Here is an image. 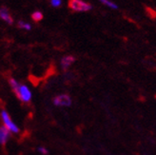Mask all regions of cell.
Segmentation results:
<instances>
[{
	"instance_id": "6da1fadb",
	"label": "cell",
	"mask_w": 156,
	"mask_h": 155,
	"mask_svg": "<svg viewBox=\"0 0 156 155\" xmlns=\"http://www.w3.org/2000/svg\"><path fill=\"white\" fill-rule=\"evenodd\" d=\"M0 118H1L3 126L6 129H9L12 134L19 133L20 129L18 128V126L16 125V124L12 121V119L11 118V115L6 110H1V111H0Z\"/></svg>"
},
{
	"instance_id": "7a4b0ae2",
	"label": "cell",
	"mask_w": 156,
	"mask_h": 155,
	"mask_svg": "<svg viewBox=\"0 0 156 155\" xmlns=\"http://www.w3.org/2000/svg\"><path fill=\"white\" fill-rule=\"evenodd\" d=\"M13 92L16 95V97L23 103H30L33 98V92L25 84H20L19 87L14 90Z\"/></svg>"
},
{
	"instance_id": "3957f363",
	"label": "cell",
	"mask_w": 156,
	"mask_h": 155,
	"mask_svg": "<svg viewBox=\"0 0 156 155\" xmlns=\"http://www.w3.org/2000/svg\"><path fill=\"white\" fill-rule=\"evenodd\" d=\"M52 104L58 107H69L73 104V99L69 94L62 93L53 97Z\"/></svg>"
},
{
	"instance_id": "277c9868",
	"label": "cell",
	"mask_w": 156,
	"mask_h": 155,
	"mask_svg": "<svg viewBox=\"0 0 156 155\" xmlns=\"http://www.w3.org/2000/svg\"><path fill=\"white\" fill-rule=\"evenodd\" d=\"M69 8L73 12H88L91 10V5L84 2L83 0H69Z\"/></svg>"
},
{
	"instance_id": "5b68a950",
	"label": "cell",
	"mask_w": 156,
	"mask_h": 155,
	"mask_svg": "<svg viewBox=\"0 0 156 155\" xmlns=\"http://www.w3.org/2000/svg\"><path fill=\"white\" fill-rule=\"evenodd\" d=\"M74 62H75V57L73 55H66L64 57H62L60 61L61 69H63V71H68L69 67H71Z\"/></svg>"
},
{
	"instance_id": "8992f818",
	"label": "cell",
	"mask_w": 156,
	"mask_h": 155,
	"mask_svg": "<svg viewBox=\"0 0 156 155\" xmlns=\"http://www.w3.org/2000/svg\"><path fill=\"white\" fill-rule=\"evenodd\" d=\"M11 134H12L11 131L8 129H6L4 126L0 127V144L2 146L5 145L8 141H9Z\"/></svg>"
},
{
	"instance_id": "52a82bcc",
	"label": "cell",
	"mask_w": 156,
	"mask_h": 155,
	"mask_svg": "<svg viewBox=\"0 0 156 155\" xmlns=\"http://www.w3.org/2000/svg\"><path fill=\"white\" fill-rule=\"evenodd\" d=\"M0 17H1L2 20L7 22L8 24H12L13 20L6 7H1V9H0Z\"/></svg>"
},
{
	"instance_id": "ba28073f",
	"label": "cell",
	"mask_w": 156,
	"mask_h": 155,
	"mask_svg": "<svg viewBox=\"0 0 156 155\" xmlns=\"http://www.w3.org/2000/svg\"><path fill=\"white\" fill-rule=\"evenodd\" d=\"M32 18L34 19V21L39 22V21H41V20L43 19V14H42L41 12L36 11V12H34L32 14Z\"/></svg>"
},
{
	"instance_id": "9c48e42d",
	"label": "cell",
	"mask_w": 156,
	"mask_h": 155,
	"mask_svg": "<svg viewBox=\"0 0 156 155\" xmlns=\"http://www.w3.org/2000/svg\"><path fill=\"white\" fill-rule=\"evenodd\" d=\"M101 2H102L104 5L108 6V7H110L111 9H113V10H116V9H118V6H117L115 3H113L112 1H111V0H100Z\"/></svg>"
},
{
	"instance_id": "30bf717a",
	"label": "cell",
	"mask_w": 156,
	"mask_h": 155,
	"mask_svg": "<svg viewBox=\"0 0 156 155\" xmlns=\"http://www.w3.org/2000/svg\"><path fill=\"white\" fill-rule=\"evenodd\" d=\"M9 84H10V86H11L12 91H13L14 90H16V89L19 87V85H20V83H19L16 79H14V78H10V79H9Z\"/></svg>"
},
{
	"instance_id": "8fae6325",
	"label": "cell",
	"mask_w": 156,
	"mask_h": 155,
	"mask_svg": "<svg viewBox=\"0 0 156 155\" xmlns=\"http://www.w3.org/2000/svg\"><path fill=\"white\" fill-rule=\"evenodd\" d=\"M17 26H18L19 29H24V30H30V29H32V26H30V25L29 24V23H26V22L22 21V20L18 21Z\"/></svg>"
},
{
	"instance_id": "7c38bea8",
	"label": "cell",
	"mask_w": 156,
	"mask_h": 155,
	"mask_svg": "<svg viewBox=\"0 0 156 155\" xmlns=\"http://www.w3.org/2000/svg\"><path fill=\"white\" fill-rule=\"evenodd\" d=\"M51 5L54 8H58L62 5V0H50Z\"/></svg>"
},
{
	"instance_id": "4fadbf2b",
	"label": "cell",
	"mask_w": 156,
	"mask_h": 155,
	"mask_svg": "<svg viewBox=\"0 0 156 155\" xmlns=\"http://www.w3.org/2000/svg\"><path fill=\"white\" fill-rule=\"evenodd\" d=\"M37 151H38L39 153H41L42 155H47V154L49 153L48 149H46L45 146H39V148L37 149Z\"/></svg>"
}]
</instances>
